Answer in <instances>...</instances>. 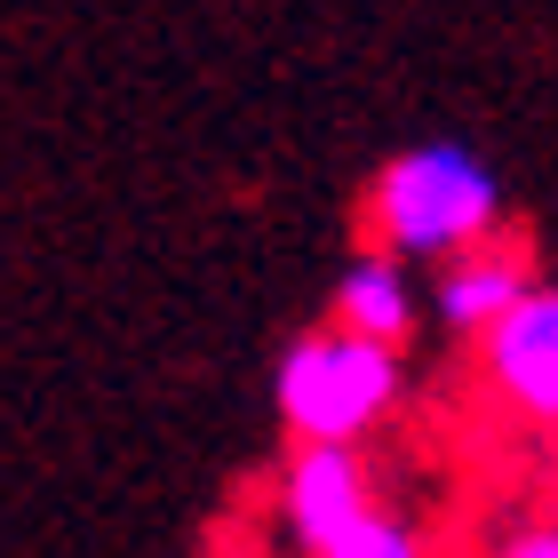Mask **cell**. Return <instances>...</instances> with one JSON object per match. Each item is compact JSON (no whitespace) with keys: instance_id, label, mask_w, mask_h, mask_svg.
<instances>
[{"instance_id":"6da1fadb","label":"cell","mask_w":558,"mask_h":558,"mask_svg":"<svg viewBox=\"0 0 558 558\" xmlns=\"http://www.w3.org/2000/svg\"><path fill=\"white\" fill-rule=\"evenodd\" d=\"M367 223L391 256H471L502 223V184L471 144L430 136V144H408L375 175Z\"/></svg>"},{"instance_id":"7a4b0ae2","label":"cell","mask_w":558,"mask_h":558,"mask_svg":"<svg viewBox=\"0 0 558 558\" xmlns=\"http://www.w3.org/2000/svg\"><path fill=\"white\" fill-rule=\"evenodd\" d=\"M271 391H279V423H288L303 447H351L360 430H375L391 415L399 351L351 336V327H319V336L288 343Z\"/></svg>"},{"instance_id":"3957f363","label":"cell","mask_w":558,"mask_h":558,"mask_svg":"<svg viewBox=\"0 0 558 558\" xmlns=\"http://www.w3.org/2000/svg\"><path fill=\"white\" fill-rule=\"evenodd\" d=\"M367 519H375V495H367L360 447H295L288 454V471H279V526H288V543L303 558L343 550Z\"/></svg>"},{"instance_id":"277c9868","label":"cell","mask_w":558,"mask_h":558,"mask_svg":"<svg viewBox=\"0 0 558 558\" xmlns=\"http://www.w3.org/2000/svg\"><path fill=\"white\" fill-rule=\"evenodd\" d=\"M487 384L526 423H558V288H535L487 336Z\"/></svg>"},{"instance_id":"5b68a950","label":"cell","mask_w":558,"mask_h":558,"mask_svg":"<svg viewBox=\"0 0 558 558\" xmlns=\"http://www.w3.org/2000/svg\"><path fill=\"white\" fill-rule=\"evenodd\" d=\"M526 295H535L526 256H511V247H495V256H487V247H471V256H454L447 279H439V319L463 327V336H495Z\"/></svg>"},{"instance_id":"8992f818","label":"cell","mask_w":558,"mask_h":558,"mask_svg":"<svg viewBox=\"0 0 558 558\" xmlns=\"http://www.w3.org/2000/svg\"><path fill=\"white\" fill-rule=\"evenodd\" d=\"M336 327H351V336L367 343H408L415 327V288L408 271H399V256H351L343 279H336Z\"/></svg>"},{"instance_id":"52a82bcc","label":"cell","mask_w":558,"mask_h":558,"mask_svg":"<svg viewBox=\"0 0 558 558\" xmlns=\"http://www.w3.org/2000/svg\"><path fill=\"white\" fill-rule=\"evenodd\" d=\"M327 558H423V535H415L399 511H375L360 535H351L343 550H327Z\"/></svg>"},{"instance_id":"ba28073f","label":"cell","mask_w":558,"mask_h":558,"mask_svg":"<svg viewBox=\"0 0 558 558\" xmlns=\"http://www.w3.org/2000/svg\"><path fill=\"white\" fill-rule=\"evenodd\" d=\"M495 558H558V526H519Z\"/></svg>"}]
</instances>
